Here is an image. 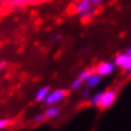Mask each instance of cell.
<instances>
[{
	"label": "cell",
	"instance_id": "cell-1",
	"mask_svg": "<svg viewBox=\"0 0 131 131\" xmlns=\"http://www.w3.org/2000/svg\"><path fill=\"white\" fill-rule=\"evenodd\" d=\"M75 13L84 20H89L94 17L97 6L92 3V0H77L74 4Z\"/></svg>",
	"mask_w": 131,
	"mask_h": 131
},
{
	"label": "cell",
	"instance_id": "cell-2",
	"mask_svg": "<svg viewBox=\"0 0 131 131\" xmlns=\"http://www.w3.org/2000/svg\"><path fill=\"white\" fill-rule=\"evenodd\" d=\"M117 95H118V93L115 88H108L106 90H102V98H101L98 107L101 110H108L117 101Z\"/></svg>",
	"mask_w": 131,
	"mask_h": 131
},
{
	"label": "cell",
	"instance_id": "cell-3",
	"mask_svg": "<svg viewBox=\"0 0 131 131\" xmlns=\"http://www.w3.org/2000/svg\"><path fill=\"white\" fill-rule=\"evenodd\" d=\"M68 95V90L64 89V88H56V89H52L50 90L46 101L43 103L46 106H57L59 103H61Z\"/></svg>",
	"mask_w": 131,
	"mask_h": 131
},
{
	"label": "cell",
	"instance_id": "cell-4",
	"mask_svg": "<svg viewBox=\"0 0 131 131\" xmlns=\"http://www.w3.org/2000/svg\"><path fill=\"white\" fill-rule=\"evenodd\" d=\"M93 73H94V68H87V69L82 70V71L73 79V82L70 83V89H71V90L80 89V88L85 84V82L88 80V78H89Z\"/></svg>",
	"mask_w": 131,
	"mask_h": 131
},
{
	"label": "cell",
	"instance_id": "cell-5",
	"mask_svg": "<svg viewBox=\"0 0 131 131\" xmlns=\"http://www.w3.org/2000/svg\"><path fill=\"white\" fill-rule=\"evenodd\" d=\"M115 70H116V65H115L113 61H101L94 68L95 74H98L101 78L112 75L115 73Z\"/></svg>",
	"mask_w": 131,
	"mask_h": 131
},
{
	"label": "cell",
	"instance_id": "cell-6",
	"mask_svg": "<svg viewBox=\"0 0 131 131\" xmlns=\"http://www.w3.org/2000/svg\"><path fill=\"white\" fill-rule=\"evenodd\" d=\"M113 62H115L116 68H120L125 71H130L131 70V55L127 53L126 51L116 55Z\"/></svg>",
	"mask_w": 131,
	"mask_h": 131
},
{
	"label": "cell",
	"instance_id": "cell-7",
	"mask_svg": "<svg viewBox=\"0 0 131 131\" xmlns=\"http://www.w3.org/2000/svg\"><path fill=\"white\" fill-rule=\"evenodd\" d=\"M43 1H46V0H1V3L4 5L13 6V8H23V6L35 5V4L43 3Z\"/></svg>",
	"mask_w": 131,
	"mask_h": 131
},
{
	"label": "cell",
	"instance_id": "cell-8",
	"mask_svg": "<svg viewBox=\"0 0 131 131\" xmlns=\"http://www.w3.org/2000/svg\"><path fill=\"white\" fill-rule=\"evenodd\" d=\"M45 121L46 120H53L56 117H59L60 115V107L59 106H47V108L42 112Z\"/></svg>",
	"mask_w": 131,
	"mask_h": 131
},
{
	"label": "cell",
	"instance_id": "cell-9",
	"mask_svg": "<svg viewBox=\"0 0 131 131\" xmlns=\"http://www.w3.org/2000/svg\"><path fill=\"white\" fill-rule=\"evenodd\" d=\"M50 90L51 89L48 87H40L35 93V101L43 103L46 101V98H47V95H48V93H50Z\"/></svg>",
	"mask_w": 131,
	"mask_h": 131
},
{
	"label": "cell",
	"instance_id": "cell-10",
	"mask_svg": "<svg viewBox=\"0 0 131 131\" xmlns=\"http://www.w3.org/2000/svg\"><path fill=\"white\" fill-rule=\"evenodd\" d=\"M101 82H102V78L98 75V74H95V71L88 78V80L85 82V85H87L88 89H94V88H97L99 84H101Z\"/></svg>",
	"mask_w": 131,
	"mask_h": 131
},
{
	"label": "cell",
	"instance_id": "cell-11",
	"mask_svg": "<svg viewBox=\"0 0 131 131\" xmlns=\"http://www.w3.org/2000/svg\"><path fill=\"white\" fill-rule=\"evenodd\" d=\"M101 98H102V90L101 92H97L94 94H92L89 97V103L94 107H98L99 106V102H101Z\"/></svg>",
	"mask_w": 131,
	"mask_h": 131
},
{
	"label": "cell",
	"instance_id": "cell-12",
	"mask_svg": "<svg viewBox=\"0 0 131 131\" xmlns=\"http://www.w3.org/2000/svg\"><path fill=\"white\" fill-rule=\"evenodd\" d=\"M12 125V120L10 118H0V131H4Z\"/></svg>",
	"mask_w": 131,
	"mask_h": 131
},
{
	"label": "cell",
	"instance_id": "cell-13",
	"mask_svg": "<svg viewBox=\"0 0 131 131\" xmlns=\"http://www.w3.org/2000/svg\"><path fill=\"white\" fill-rule=\"evenodd\" d=\"M103 1H104V0H92V3H93L95 6H97V5H99V4H102Z\"/></svg>",
	"mask_w": 131,
	"mask_h": 131
},
{
	"label": "cell",
	"instance_id": "cell-14",
	"mask_svg": "<svg viewBox=\"0 0 131 131\" xmlns=\"http://www.w3.org/2000/svg\"><path fill=\"white\" fill-rule=\"evenodd\" d=\"M5 65H6V64H5L4 61H0V73H1L4 69H5Z\"/></svg>",
	"mask_w": 131,
	"mask_h": 131
},
{
	"label": "cell",
	"instance_id": "cell-15",
	"mask_svg": "<svg viewBox=\"0 0 131 131\" xmlns=\"http://www.w3.org/2000/svg\"><path fill=\"white\" fill-rule=\"evenodd\" d=\"M89 90H90V89H88L87 88V90H84V92H83V97H84V98H87L88 95H89Z\"/></svg>",
	"mask_w": 131,
	"mask_h": 131
},
{
	"label": "cell",
	"instance_id": "cell-16",
	"mask_svg": "<svg viewBox=\"0 0 131 131\" xmlns=\"http://www.w3.org/2000/svg\"><path fill=\"white\" fill-rule=\"evenodd\" d=\"M126 52H127V53H130V55H131V46L129 47V48H127V50H126Z\"/></svg>",
	"mask_w": 131,
	"mask_h": 131
},
{
	"label": "cell",
	"instance_id": "cell-17",
	"mask_svg": "<svg viewBox=\"0 0 131 131\" xmlns=\"http://www.w3.org/2000/svg\"><path fill=\"white\" fill-rule=\"evenodd\" d=\"M129 75H130V78H131V70H130V71H129Z\"/></svg>",
	"mask_w": 131,
	"mask_h": 131
}]
</instances>
